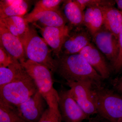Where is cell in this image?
I'll use <instances>...</instances> for the list:
<instances>
[{"label": "cell", "mask_w": 122, "mask_h": 122, "mask_svg": "<svg viewBox=\"0 0 122 122\" xmlns=\"http://www.w3.org/2000/svg\"><path fill=\"white\" fill-rule=\"evenodd\" d=\"M56 72L66 82L86 81L103 86V79L80 54L61 55L56 58Z\"/></svg>", "instance_id": "obj_1"}, {"label": "cell", "mask_w": 122, "mask_h": 122, "mask_svg": "<svg viewBox=\"0 0 122 122\" xmlns=\"http://www.w3.org/2000/svg\"><path fill=\"white\" fill-rule=\"evenodd\" d=\"M24 47L26 58L48 67L52 72H55L57 67L56 59H54L51 50L43 38L41 37L34 25L20 39Z\"/></svg>", "instance_id": "obj_2"}, {"label": "cell", "mask_w": 122, "mask_h": 122, "mask_svg": "<svg viewBox=\"0 0 122 122\" xmlns=\"http://www.w3.org/2000/svg\"><path fill=\"white\" fill-rule=\"evenodd\" d=\"M50 108L58 109L59 95L53 86L52 72L45 66L27 59L22 64Z\"/></svg>", "instance_id": "obj_3"}, {"label": "cell", "mask_w": 122, "mask_h": 122, "mask_svg": "<svg viewBox=\"0 0 122 122\" xmlns=\"http://www.w3.org/2000/svg\"><path fill=\"white\" fill-rule=\"evenodd\" d=\"M97 114L110 122L122 120V95L103 86L94 87Z\"/></svg>", "instance_id": "obj_4"}, {"label": "cell", "mask_w": 122, "mask_h": 122, "mask_svg": "<svg viewBox=\"0 0 122 122\" xmlns=\"http://www.w3.org/2000/svg\"><path fill=\"white\" fill-rule=\"evenodd\" d=\"M38 90L27 73L21 78L0 88V101L17 107Z\"/></svg>", "instance_id": "obj_5"}, {"label": "cell", "mask_w": 122, "mask_h": 122, "mask_svg": "<svg viewBox=\"0 0 122 122\" xmlns=\"http://www.w3.org/2000/svg\"><path fill=\"white\" fill-rule=\"evenodd\" d=\"M66 83L70 88L71 95L88 117L97 114L94 93L96 86L93 82L69 81Z\"/></svg>", "instance_id": "obj_6"}, {"label": "cell", "mask_w": 122, "mask_h": 122, "mask_svg": "<svg viewBox=\"0 0 122 122\" xmlns=\"http://www.w3.org/2000/svg\"><path fill=\"white\" fill-rule=\"evenodd\" d=\"M58 108L62 122H82L89 117L73 97L69 90L58 92Z\"/></svg>", "instance_id": "obj_7"}, {"label": "cell", "mask_w": 122, "mask_h": 122, "mask_svg": "<svg viewBox=\"0 0 122 122\" xmlns=\"http://www.w3.org/2000/svg\"><path fill=\"white\" fill-rule=\"evenodd\" d=\"M32 24L40 30L43 38L51 48L53 54L56 58H58L61 56L63 43L69 35L71 28L67 25L60 27H48Z\"/></svg>", "instance_id": "obj_8"}, {"label": "cell", "mask_w": 122, "mask_h": 122, "mask_svg": "<svg viewBox=\"0 0 122 122\" xmlns=\"http://www.w3.org/2000/svg\"><path fill=\"white\" fill-rule=\"evenodd\" d=\"M92 37L94 43L113 65L119 53L118 39L103 25Z\"/></svg>", "instance_id": "obj_9"}, {"label": "cell", "mask_w": 122, "mask_h": 122, "mask_svg": "<svg viewBox=\"0 0 122 122\" xmlns=\"http://www.w3.org/2000/svg\"><path fill=\"white\" fill-rule=\"evenodd\" d=\"M48 107L46 101L38 90L33 96L16 107L28 122H38Z\"/></svg>", "instance_id": "obj_10"}, {"label": "cell", "mask_w": 122, "mask_h": 122, "mask_svg": "<svg viewBox=\"0 0 122 122\" xmlns=\"http://www.w3.org/2000/svg\"><path fill=\"white\" fill-rule=\"evenodd\" d=\"M0 45L14 59L23 64L27 60L20 38L11 33L0 24Z\"/></svg>", "instance_id": "obj_11"}, {"label": "cell", "mask_w": 122, "mask_h": 122, "mask_svg": "<svg viewBox=\"0 0 122 122\" xmlns=\"http://www.w3.org/2000/svg\"><path fill=\"white\" fill-rule=\"evenodd\" d=\"M79 54L85 58L103 80L109 78L112 70L111 67L107 64L101 52L92 43L83 48Z\"/></svg>", "instance_id": "obj_12"}, {"label": "cell", "mask_w": 122, "mask_h": 122, "mask_svg": "<svg viewBox=\"0 0 122 122\" xmlns=\"http://www.w3.org/2000/svg\"><path fill=\"white\" fill-rule=\"evenodd\" d=\"M91 36L89 31L80 29L70 33L63 43L61 55L79 53L83 48L91 43Z\"/></svg>", "instance_id": "obj_13"}, {"label": "cell", "mask_w": 122, "mask_h": 122, "mask_svg": "<svg viewBox=\"0 0 122 122\" xmlns=\"http://www.w3.org/2000/svg\"><path fill=\"white\" fill-rule=\"evenodd\" d=\"M37 22L40 26L60 27L65 26L68 22L62 11L58 9L38 14L30 21L29 23Z\"/></svg>", "instance_id": "obj_14"}, {"label": "cell", "mask_w": 122, "mask_h": 122, "mask_svg": "<svg viewBox=\"0 0 122 122\" xmlns=\"http://www.w3.org/2000/svg\"><path fill=\"white\" fill-rule=\"evenodd\" d=\"M29 1L2 0L0 1V19L15 16H24L30 6Z\"/></svg>", "instance_id": "obj_15"}, {"label": "cell", "mask_w": 122, "mask_h": 122, "mask_svg": "<svg viewBox=\"0 0 122 122\" xmlns=\"http://www.w3.org/2000/svg\"><path fill=\"white\" fill-rule=\"evenodd\" d=\"M103 18V26L118 40L122 26V12L114 6L101 7Z\"/></svg>", "instance_id": "obj_16"}, {"label": "cell", "mask_w": 122, "mask_h": 122, "mask_svg": "<svg viewBox=\"0 0 122 122\" xmlns=\"http://www.w3.org/2000/svg\"><path fill=\"white\" fill-rule=\"evenodd\" d=\"M87 30L93 36L103 25V18L102 7H87L84 12L83 23Z\"/></svg>", "instance_id": "obj_17"}, {"label": "cell", "mask_w": 122, "mask_h": 122, "mask_svg": "<svg viewBox=\"0 0 122 122\" xmlns=\"http://www.w3.org/2000/svg\"><path fill=\"white\" fill-rule=\"evenodd\" d=\"M27 74L23 65L18 61L8 67H0V88L21 78Z\"/></svg>", "instance_id": "obj_18"}, {"label": "cell", "mask_w": 122, "mask_h": 122, "mask_svg": "<svg viewBox=\"0 0 122 122\" xmlns=\"http://www.w3.org/2000/svg\"><path fill=\"white\" fill-rule=\"evenodd\" d=\"M62 6V12L67 22L72 26L83 25L84 11L74 0H65Z\"/></svg>", "instance_id": "obj_19"}, {"label": "cell", "mask_w": 122, "mask_h": 122, "mask_svg": "<svg viewBox=\"0 0 122 122\" xmlns=\"http://www.w3.org/2000/svg\"><path fill=\"white\" fill-rule=\"evenodd\" d=\"M2 24L13 35L20 39L28 30L30 25L25 17L15 16L0 19Z\"/></svg>", "instance_id": "obj_20"}, {"label": "cell", "mask_w": 122, "mask_h": 122, "mask_svg": "<svg viewBox=\"0 0 122 122\" xmlns=\"http://www.w3.org/2000/svg\"><path fill=\"white\" fill-rule=\"evenodd\" d=\"M0 122H28L16 107L0 101Z\"/></svg>", "instance_id": "obj_21"}, {"label": "cell", "mask_w": 122, "mask_h": 122, "mask_svg": "<svg viewBox=\"0 0 122 122\" xmlns=\"http://www.w3.org/2000/svg\"><path fill=\"white\" fill-rule=\"evenodd\" d=\"M65 0H41L36 3L32 11L25 17L29 23L30 21L38 14L49 10L59 9L60 5Z\"/></svg>", "instance_id": "obj_22"}, {"label": "cell", "mask_w": 122, "mask_h": 122, "mask_svg": "<svg viewBox=\"0 0 122 122\" xmlns=\"http://www.w3.org/2000/svg\"><path fill=\"white\" fill-rule=\"evenodd\" d=\"M82 10L90 7H104L114 6L115 0H74Z\"/></svg>", "instance_id": "obj_23"}, {"label": "cell", "mask_w": 122, "mask_h": 122, "mask_svg": "<svg viewBox=\"0 0 122 122\" xmlns=\"http://www.w3.org/2000/svg\"><path fill=\"white\" fill-rule=\"evenodd\" d=\"M61 116L59 109L48 107L38 122H62Z\"/></svg>", "instance_id": "obj_24"}, {"label": "cell", "mask_w": 122, "mask_h": 122, "mask_svg": "<svg viewBox=\"0 0 122 122\" xmlns=\"http://www.w3.org/2000/svg\"><path fill=\"white\" fill-rule=\"evenodd\" d=\"M119 53L116 61L111 66L112 70L117 73L122 70V26L118 37Z\"/></svg>", "instance_id": "obj_25"}, {"label": "cell", "mask_w": 122, "mask_h": 122, "mask_svg": "<svg viewBox=\"0 0 122 122\" xmlns=\"http://www.w3.org/2000/svg\"><path fill=\"white\" fill-rule=\"evenodd\" d=\"M17 61L11 56L0 45V67H8Z\"/></svg>", "instance_id": "obj_26"}, {"label": "cell", "mask_w": 122, "mask_h": 122, "mask_svg": "<svg viewBox=\"0 0 122 122\" xmlns=\"http://www.w3.org/2000/svg\"><path fill=\"white\" fill-rule=\"evenodd\" d=\"M111 84L115 91L122 95V76L112 79Z\"/></svg>", "instance_id": "obj_27"}, {"label": "cell", "mask_w": 122, "mask_h": 122, "mask_svg": "<svg viewBox=\"0 0 122 122\" xmlns=\"http://www.w3.org/2000/svg\"><path fill=\"white\" fill-rule=\"evenodd\" d=\"M115 2L117 4L118 8L122 12V0H116Z\"/></svg>", "instance_id": "obj_28"}, {"label": "cell", "mask_w": 122, "mask_h": 122, "mask_svg": "<svg viewBox=\"0 0 122 122\" xmlns=\"http://www.w3.org/2000/svg\"><path fill=\"white\" fill-rule=\"evenodd\" d=\"M93 122V121H92V122Z\"/></svg>", "instance_id": "obj_29"}, {"label": "cell", "mask_w": 122, "mask_h": 122, "mask_svg": "<svg viewBox=\"0 0 122 122\" xmlns=\"http://www.w3.org/2000/svg\"><path fill=\"white\" fill-rule=\"evenodd\" d=\"M120 122H122V120H121V121H120Z\"/></svg>", "instance_id": "obj_30"}]
</instances>
